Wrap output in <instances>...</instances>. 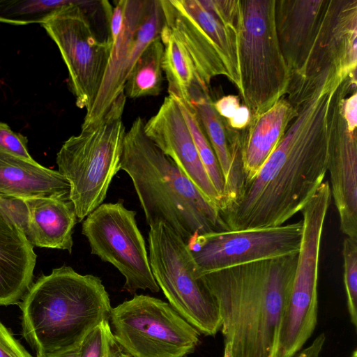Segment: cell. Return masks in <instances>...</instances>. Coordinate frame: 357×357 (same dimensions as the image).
<instances>
[{
  "label": "cell",
  "instance_id": "obj_28",
  "mask_svg": "<svg viewBox=\"0 0 357 357\" xmlns=\"http://www.w3.org/2000/svg\"><path fill=\"white\" fill-rule=\"evenodd\" d=\"M117 347L107 319L85 336L78 357H113Z\"/></svg>",
  "mask_w": 357,
  "mask_h": 357
},
{
  "label": "cell",
  "instance_id": "obj_24",
  "mask_svg": "<svg viewBox=\"0 0 357 357\" xmlns=\"http://www.w3.org/2000/svg\"><path fill=\"white\" fill-rule=\"evenodd\" d=\"M164 45L160 37L153 40L134 65L124 86V94L130 98L155 96L162 91V60Z\"/></svg>",
  "mask_w": 357,
  "mask_h": 357
},
{
  "label": "cell",
  "instance_id": "obj_32",
  "mask_svg": "<svg viewBox=\"0 0 357 357\" xmlns=\"http://www.w3.org/2000/svg\"><path fill=\"white\" fill-rule=\"evenodd\" d=\"M342 114L350 131H356L357 126L356 91L347 97L342 104Z\"/></svg>",
  "mask_w": 357,
  "mask_h": 357
},
{
  "label": "cell",
  "instance_id": "obj_31",
  "mask_svg": "<svg viewBox=\"0 0 357 357\" xmlns=\"http://www.w3.org/2000/svg\"><path fill=\"white\" fill-rule=\"evenodd\" d=\"M213 104L220 116L226 120L232 118L241 105L238 97L232 95L224 96Z\"/></svg>",
  "mask_w": 357,
  "mask_h": 357
},
{
  "label": "cell",
  "instance_id": "obj_30",
  "mask_svg": "<svg viewBox=\"0 0 357 357\" xmlns=\"http://www.w3.org/2000/svg\"><path fill=\"white\" fill-rule=\"evenodd\" d=\"M0 357H33L0 320Z\"/></svg>",
  "mask_w": 357,
  "mask_h": 357
},
{
  "label": "cell",
  "instance_id": "obj_29",
  "mask_svg": "<svg viewBox=\"0 0 357 357\" xmlns=\"http://www.w3.org/2000/svg\"><path fill=\"white\" fill-rule=\"evenodd\" d=\"M27 138L0 122V150L28 160H33L27 148Z\"/></svg>",
  "mask_w": 357,
  "mask_h": 357
},
{
  "label": "cell",
  "instance_id": "obj_34",
  "mask_svg": "<svg viewBox=\"0 0 357 357\" xmlns=\"http://www.w3.org/2000/svg\"><path fill=\"white\" fill-rule=\"evenodd\" d=\"M326 342V335L320 333L307 347L303 348L291 357H321Z\"/></svg>",
  "mask_w": 357,
  "mask_h": 357
},
{
  "label": "cell",
  "instance_id": "obj_2",
  "mask_svg": "<svg viewBox=\"0 0 357 357\" xmlns=\"http://www.w3.org/2000/svg\"><path fill=\"white\" fill-rule=\"evenodd\" d=\"M297 257L270 259L199 277L219 310L224 357H279Z\"/></svg>",
  "mask_w": 357,
  "mask_h": 357
},
{
  "label": "cell",
  "instance_id": "obj_17",
  "mask_svg": "<svg viewBox=\"0 0 357 357\" xmlns=\"http://www.w3.org/2000/svg\"><path fill=\"white\" fill-rule=\"evenodd\" d=\"M329 0H275V26L290 73H300L314 54Z\"/></svg>",
  "mask_w": 357,
  "mask_h": 357
},
{
  "label": "cell",
  "instance_id": "obj_16",
  "mask_svg": "<svg viewBox=\"0 0 357 357\" xmlns=\"http://www.w3.org/2000/svg\"><path fill=\"white\" fill-rule=\"evenodd\" d=\"M345 98L340 101L336 111L329 142L327 171L340 230L346 237L357 241L356 130H349L343 116Z\"/></svg>",
  "mask_w": 357,
  "mask_h": 357
},
{
  "label": "cell",
  "instance_id": "obj_33",
  "mask_svg": "<svg viewBox=\"0 0 357 357\" xmlns=\"http://www.w3.org/2000/svg\"><path fill=\"white\" fill-rule=\"evenodd\" d=\"M250 120V112L245 106L242 105H240L234 116L227 120V126L235 130H243L248 126Z\"/></svg>",
  "mask_w": 357,
  "mask_h": 357
},
{
  "label": "cell",
  "instance_id": "obj_20",
  "mask_svg": "<svg viewBox=\"0 0 357 357\" xmlns=\"http://www.w3.org/2000/svg\"><path fill=\"white\" fill-rule=\"evenodd\" d=\"M296 115L295 107L284 96L266 112L251 116L241 131L242 185L257 174Z\"/></svg>",
  "mask_w": 357,
  "mask_h": 357
},
{
  "label": "cell",
  "instance_id": "obj_11",
  "mask_svg": "<svg viewBox=\"0 0 357 357\" xmlns=\"http://www.w3.org/2000/svg\"><path fill=\"white\" fill-rule=\"evenodd\" d=\"M165 24L160 0H119L109 22L111 52L96 98L81 127L98 121L124 92L126 82L146 47Z\"/></svg>",
  "mask_w": 357,
  "mask_h": 357
},
{
  "label": "cell",
  "instance_id": "obj_10",
  "mask_svg": "<svg viewBox=\"0 0 357 357\" xmlns=\"http://www.w3.org/2000/svg\"><path fill=\"white\" fill-rule=\"evenodd\" d=\"M109 324L115 342L130 357H185L200 333L169 303L135 295L112 307Z\"/></svg>",
  "mask_w": 357,
  "mask_h": 357
},
{
  "label": "cell",
  "instance_id": "obj_9",
  "mask_svg": "<svg viewBox=\"0 0 357 357\" xmlns=\"http://www.w3.org/2000/svg\"><path fill=\"white\" fill-rule=\"evenodd\" d=\"M331 200V188L324 181L301 211L302 239L282 322L279 357H291L302 349L317 325L319 252Z\"/></svg>",
  "mask_w": 357,
  "mask_h": 357
},
{
  "label": "cell",
  "instance_id": "obj_25",
  "mask_svg": "<svg viewBox=\"0 0 357 357\" xmlns=\"http://www.w3.org/2000/svg\"><path fill=\"white\" fill-rule=\"evenodd\" d=\"M196 146L202 163L223 205L225 180L213 148L191 102L177 100ZM220 209V211H221Z\"/></svg>",
  "mask_w": 357,
  "mask_h": 357
},
{
  "label": "cell",
  "instance_id": "obj_5",
  "mask_svg": "<svg viewBox=\"0 0 357 357\" xmlns=\"http://www.w3.org/2000/svg\"><path fill=\"white\" fill-rule=\"evenodd\" d=\"M126 100L123 92L98 121L81 127L80 133L65 141L56 154L58 171L69 183L78 222L102 204L120 170Z\"/></svg>",
  "mask_w": 357,
  "mask_h": 357
},
{
  "label": "cell",
  "instance_id": "obj_35",
  "mask_svg": "<svg viewBox=\"0 0 357 357\" xmlns=\"http://www.w3.org/2000/svg\"><path fill=\"white\" fill-rule=\"evenodd\" d=\"M79 346L73 349L45 357H78Z\"/></svg>",
  "mask_w": 357,
  "mask_h": 357
},
{
  "label": "cell",
  "instance_id": "obj_6",
  "mask_svg": "<svg viewBox=\"0 0 357 357\" xmlns=\"http://www.w3.org/2000/svg\"><path fill=\"white\" fill-rule=\"evenodd\" d=\"M167 29L183 45L198 86L208 92L211 79L225 76L241 90L238 33L218 0H160Z\"/></svg>",
  "mask_w": 357,
  "mask_h": 357
},
{
  "label": "cell",
  "instance_id": "obj_13",
  "mask_svg": "<svg viewBox=\"0 0 357 357\" xmlns=\"http://www.w3.org/2000/svg\"><path fill=\"white\" fill-rule=\"evenodd\" d=\"M136 211L126 208L121 199L102 204L84 220L82 234L92 255L112 264L125 278L123 289L158 293L143 235L136 222Z\"/></svg>",
  "mask_w": 357,
  "mask_h": 357
},
{
  "label": "cell",
  "instance_id": "obj_1",
  "mask_svg": "<svg viewBox=\"0 0 357 357\" xmlns=\"http://www.w3.org/2000/svg\"><path fill=\"white\" fill-rule=\"evenodd\" d=\"M342 80L331 74L289 88L296 115L257 174L222 213L228 230L276 227L301 212L324 182Z\"/></svg>",
  "mask_w": 357,
  "mask_h": 357
},
{
  "label": "cell",
  "instance_id": "obj_8",
  "mask_svg": "<svg viewBox=\"0 0 357 357\" xmlns=\"http://www.w3.org/2000/svg\"><path fill=\"white\" fill-rule=\"evenodd\" d=\"M149 258L153 277L169 305L200 334L214 336L221 328L216 302L195 275L187 243L166 223L149 226Z\"/></svg>",
  "mask_w": 357,
  "mask_h": 357
},
{
  "label": "cell",
  "instance_id": "obj_12",
  "mask_svg": "<svg viewBox=\"0 0 357 357\" xmlns=\"http://www.w3.org/2000/svg\"><path fill=\"white\" fill-rule=\"evenodd\" d=\"M96 3L73 0L42 24L66 65L77 106L86 111L96 98L111 52L110 38L97 37L88 15L87 9Z\"/></svg>",
  "mask_w": 357,
  "mask_h": 357
},
{
  "label": "cell",
  "instance_id": "obj_36",
  "mask_svg": "<svg viewBox=\"0 0 357 357\" xmlns=\"http://www.w3.org/2000/svg\"><path fill=\"white\" fill-rule=\"evenodd\" d=\"M113 357H130V356H129L128 355L125 354L123 351H122L121 350V349L119 347H117Z\"/></svg>",
  "mask_w": 357,
  "mask_h": 357
},
{
  "label": "cell",
  "instance_id": "obj_26",
  "mask_svg": "<svg viewBox=\"0 0 357 357\" xmlns=\"http://www.w3.org/2000/svg\"><path fill=\"white\" fill-rule=\"evenodd\" d=\"M73 0H0V22L15 25L45 22Z\"/></svg>",
  "mask_w": 357,
  "mask_h": 357
},
{
  "label": "cell",
  "instance_id": "obj_4",
  "mask_svg": "<svg viewBox=\"0 0 357 357\" xmlns=\"http://www.w3.org/2000/svg\"><path fill=\"white\" fill-rule=\"evenodd\" d=\"M22 334L37 357L80 345L109 319V296L99 277L62 266L32 283L20 302Z\"/></svg>",
  "mask_w": 357,
  "mask_h": 357
},
{
  "label": "cell",
  "instance_id": "obj_15",
  "mask_svg": "<svg viewBox=\"0 0 357 357\" xmlns=\"http://www.w3.org/2000/svg\"><path fill=\"white\" fill-rule=\"evenodd\" d=\"M144 132L220 211L221 199L202 163L176 98L171 96L165 98L156 114L145 122Z\"/></svg>",
  "mask_w": 357,
  "mask_h": 357
},
{
  "label": "cell",
  "instance_id": "obj_37",
  "mask_svg": "<svg viewBox=\"0 0 357 357\" xmlns=\"http://www.w3.org/2000/svg\"><path fill=\"white\" fill-rule=\"evenodd\" d=\"M351 357H357V350H356V349H355L353 351V352H352V354L351 355Z\"/></svg>",
  "mask_w": 357,
  "mask_h": 357
},
{
  "label": "cell",
  "instance_id": "obj_21",
  "mask_svg": "<svg viewBox=\"0 0 357 357\" xmlns=\"http://www.w3.org/2000/svg\"><path fill=\"white\" fill-rule=\"evenodd\" d=\"M70 185L59 172L0 150V195L24 200L69 194Z\"/></svg>",
  "mask_w": 357,
  "mask_h": 357
},
{
  "label": "cell",
  "instance_id": "obj_14",
  "mask_svg": "<svg viewBox=\"0 0 357 357\" xmlns=\"http://www.w3.org/2000/svg\"><path fill=\"white\" fill-rule=\"evenodd\" d=\"M302 220L276 227L213 231L188 243L195 275H203L256 261L297 255Z\"/></svg>",
  "mask_w": 357,
  "mask_h": 357
},
{
  "label": "cell",
  "instance_id": "obj_7",
  "mask_svg": "<svg viewBox=\"0 0 357 357\" xmlns=\"http://www.w3.org/2000/svg\"><path fill=\"white\" fill-rule=\"evenodd\" d=\"M239 1V94L254 116L286 96L291 73L278 38L275 0Z\"/></svg>",
  "mask_w": 357,
  "mask_h": 357
},
{
  "label": "cell",
  "instance_id": "obj_27",
  "mask_svg": "<svg viewBox=\"0 0 357 357\" xmlns=\"http://www.w3.org/2000/svg\"><path fill=\"white\" fill-rule=\"evenodd\" d=\"M343 282L350 322L357 328V241L345 237L342 243Z\"/></svg>",
  "mask_w": 357,
  "mask_h": 357
},
{
  "label": "cell",
  "instance_id": "obj_3",
  "mask_svg": "<svg viewBox=\"0 0 357 357\" xmlns=\"http://www.w3.org/2000/svg\"><path fill=\"white\" fill-rule=\"evenodd\" d=\"M144 123L138 116L126 132L120 170L130 178L147 224L162 221L186 243L228 230L219 208L146 135Z\"/></svg>",
  "mask_w": 357,
  "mask_h": 357
},
{
  "label": "cell",
  "instance_id": "obj_22",
  "mask_svg": "<svg viewBox=\"0 0 357 357\" xmlns=\"http://www.w3.org/2000/svg\"><path fill=\"white\" fill-rule=\"evenodd\" d=\"M190 95V102L218 161L225 191L231 180L233 167L227 128L222 118L215 111L208 92L195 86Z\"/></svg>",
  "mask_w": 357,
  "mask_h": 357
},
{
  "label": "cell",
  "instance_id": "obj_23",
  "mask_svg": "<svg viewBox=\"0 0 357 357\" xmlns=\"http://www.w3.org/2000/svg\"><path fill=\"white\" fill-rule=\"evenodd\" d=\"M160 39L164 45L162 68L168 82L169 96L190 102L192 89L199 87L192 60L183 45L165 26Z\"/></svg>",
  "mask_w": 357,
  "mask_h": 357
},
{
  "label": "cell",
  "instance_id": "obj_18",
  "mask_svg": "<svg viewBox=\"0 0 357 357\" xmlns=\"http://www.w3.org/2000/svg\"><path fill=\"white\" fill-rule=\"evenodd\" d=\"M36 262L33 245L0 195V305L21 301L32 284Z\"/></svg>",
  "mask_w": 357,
  "mask_h": 357
},
{
  "label": "cell",
  "instance_id": "obj_19",
  "mask_svg": "<svg viewBox=\"0 0 357 357\" xmlns=\"http://www.w3.org/2000/svg\"><path fill=\"white\" fill-rule=\"evenodd\" d=\"M24 206L22 225L33 245L72 252L73 229L78 220L69 194L22 200Z\"/></svg>",
  "mask_w": 357,
  "mask_h": 357
}]
</instances>
